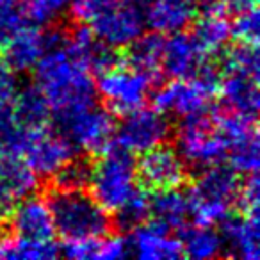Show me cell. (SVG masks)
Masks as SVG:
<instances>
[{
    "mask_svg": "<svg viewBox=\"0 0 260 260\" xmlns=\"http://www.w3.org/2000/svg\"><path fill=\"white\" fill-rule=\"evenodd\" d=\"M230 34L235 41L258 45L260 27H258V11H256V8L235 16V22L230 23Z\"/></svg>",
    "mask_w": 260,
    "mask_h": 260,
    "instance_id": "obj_32",
    "label": "cell"
},
{
    "mask_svg": "<svg viewBox=\"0 0 260 260\" xmlns=\"http://www.w3.org/2000/svg\"><path fill=\"white\" fill-rule=\"evenodd\" d=\"M11 107L16 119L29 130L45 128L52 119L50 102L38 86H27L22 91H16Z\"/></svg>",
    "mask_w": 260,
    "mask_h": 260,
    "instance_id": "obj_22",
    "label": "cell"
},
{
    "mask_svg": "<svg viewBox=\"0 0 260 260\" xmlns=\"http://www.w3.org/2000/svg\"><path fill=\"white\" fill-rule=\"evenodd\" d=\"M171 232L153 221H146L141 226L130 232L128 242L130 255L143 260H173L184 256L180 239L171 237Z\"/></svg>",
    "mask_w": 260,
    "mask_h": 260,
    "instance_id": "obj_13",
    "label": "cell"
},
{
    "mask_svg": "<svg viewBox=\"0 0 260 260\" xmlns=\"http://www.w3.org/2000/svg\"><path fill=\"white\" fill-rule=\"evenodd\" d=\"M93 166V155L86 153L75 159L72 157L48 178V187L61 189V191H89Z\"/></svg>",
    "mask_w": 260,
    "mask_h": 260,
    "instance_id": "obj_25",
    "label": "cell"
},
{
    "mask_svg": "<svg viewBox=\"0 0 260 260\" xmlns=\"http://www.w3.org/2000/svg\"><path fill=\"white\" fill-rule=\"evenodd\" d=\"M2 55L15 72H30L41 55L47 52L43 30L25 25L15 36H11L2 47Z\"/></svg>",
    "mask_w": 260,
    "mask_h": 260,
    "instance_id": "obj_19",
    "label": "cell"
},
{
    "mask_svg": "<svg viewBox=\"0 0 260 260\" xmlns=\"http://www.w3.org/2000/svg\"><path fill=\"white\" fill-rule=\"evenodd\" d=\"M25 25H30L27 0H0V47Z\"/></svg>",
    "mask_w": 260,
    "mask_h": 260,
    "instance_id": "obj_29",
    "label": "cell"
},
{
    "mask_svg": "<svg viewBox=\"0 0 260 260\" xmlns=\"http://www.w3.org/2000/svg\"><path fill=\"white\" fill-rule=\"evenodd\" d=\"M47 203L50 207L55 234L64 241L104 237L114 232L112 217L89 191H61L48 187Z\"/></svg>",
    "mask_w": 260,
    "mask_h": 260,
    "instance_id": "obj_2",
    "label": "cell"
},
{
    "mask_svg": "<svg viewBox=\"0 0 260 260\" xmlns=\"http://www.w3.org/2000/svg\"><path fill=\"white\" fill-rule=\"evenodd\" d=\"M214 114L216 107L209 105L202 111L180 116L177 125V150L189 173H200L226 159V143L216 130Z\"/></svg>",
    "mask_w": 260,
    "mask_h": 260,
    "instance_id": "obj_4",
    "label": "cell"
},
{
    "mask_svg": "<svg viewBox=\"0 0 260 260\" xmlns=\"http://www.w3.org/2000/svg\"><path fill=\"white\" fill-rule=\"evenodd\" d=\"M198 15V0H153L145 22L160 34H175L187 29Z\"/></svg>",
    "mask_w": 260,
    "mask_h": 260,
    "instance_id": "obj_17",
    "label": "cell"
},
{
    "mask_svg": "<svg viewBox=\"0 0 260 260\" xmlns=\"http://www.w3.org/2000/svg\"><path fill=\"white\" fill-rule=\"evenodd\" d=\"M239 189L241 178L232 166L219 162L200 171L194 184L187 189L194 224L212 226L223 219L234 207Z\"/></svg>",
    "mask_w": 260,
    "mask_h": 260,
    "instance_id": "obj_3",
    "label": "cell"
},
{
    "mask_svg": "<svg viewBox=\"0 0 260 260\" xmlns=\"http://www.w3.org/2000/svg\"><path fill=\"white\" fill-rule=\"evenodd\" d=\"M72 20L73 22L91 23L94 18L102 16L104 13L114 9L125 0H72Z\"/></svg>",
    "mask_w": 260,
    "mask_h": 260,
    "instance_id": "obj_31",
    "label": "cell"
},
{
    "mask_svg": "<svg viewBox=\"0 0 260 260\" xmlns=\"http://www.w3.org/2000/svg\"><path fill=\"white\" fill-rule=\"evenodd\" d=\"M189 36L205 57L216 55L219 50H223L232 38L230 23L224 18V13L207 9L202 18L192 20V29Z\"/></svg>",
    "mask_w": 260,
    "mask_h": 260,
    "instance_id": "obj_21",
    "label": "cell"
},
{
    "mask_svg": "<svg viewBox=\"0 0 260 260\" xmlns=\"http://www.w3.org/2000/svg\"><path fill=\"white\" fill-rule=\"evenodd\" d=\"M180 232H182L180 242H182V249H184V255L196 260L224 256L223 237L212 226L196 224L192 228H187V224H185Z\"/></svg>",
    "mask_w": 260,
    "mask_h": 260,
    "instance_id": "obj_23",
    "label": "cell"
},
{
    "mask_svg": "<svg viewBox=\"0 0 260 260\" xmlns=\"http://www.w3.org/2000/svg\"><path fill=\"white\" fill-rule=\"evenodd\" d=\"M134 153L112 141L94 160L89 191L107 212H114L136 191Z\"/></svg>",
    "mask_w": 260,
    "mask_h": 260,
    "instance_id": "obj_6",
    "label": "cell"
},
{
    "mask_svg": "<svg viewBox=\"0 0 260 260\" xmlns=\"http://www.w3.org/2000/svg\"><path fill=\"white\" fill-rule=\"evenodd\" d=\"M23 202L15 205L9 216V226L16 237L32 239V241H48L54 239L55 228L52 219L50 207L41 196H25Z\"/></svg>",
    "mask_w": 260,
    "mask_h": 260,
    "instance_id": "obj_12",
    "label": "cell"
},
{
    "mask_svg": "<svg viewBox=\"0 0 260 260\" xmlns=\"http://www.w3.org/2000/svg\"><path fill=\"white\" fill-rule=\"evenodd\" d=\"M18 91V79L4 55L0 54V104H8Z\"/></svg>",
    "mask_w": 260,
    "mask_h": 260,
    "instance_id": "obj_33",
    "label": "cell"
},
{
    "mask_svg": "<svg viewBox=\"0 0 260 260\" xmlns=\"http://www.w3.org/2000/svg\"><path fill=\"white\" fill-rule=\"evenodd\" d=\"M145 23L146 22L138 6L126 4L125 0L119 6H116L114 9L94 18L87 25H91V30L98 40L119 50L143 32Z\"/></svg>",
    "mask_w": 260,
    "mask_h": 260,
    "instance_id": "obj_11",
    "label": "cell"
},
{
    "mask_svg": "<svg viewBox=\"0 0 260 260\" xmlns=\"http://www.w3.org/2000/svg\"><path fill=\"white\" fill-rule=\"evenodd\" d=\"M224 107L232 112L255 119L258 116V77L249 73L228 72L221 75L219 91Z\"/></svg>",
    "mask_w": 260,
    "mask_h": 260,
    "instance_id": "obj_15",
    "label": "cell"
},
{
    "mask_svg": "<svg viewBox=\"0 0 260 260\" xmlns=\"http://www.w3.org/2000/svg\"><path fill=\"white\" fill-rule=\"evenodd\" d=\"M164 41V34L157 30L141 32L134 41L121 48V62L146 73H159Z\"/></svg>",
    "mask_w": 260,
    "mask_h": 260,
    "instance_id": "obj_20",
    "label": "cell"
},
{
    "mask_svg": "<svg viewBox=\"0 0 260 260\" xmlns=\"http://www.w3.org/2000/svg\"><path fill=\"white\" fill-rule=\"evenodd\" d=\"M221 73L239 72L258 77V48L253 43H237L228 47L217 61Z\"/></svg>",
    "mask_w": 260,
    "mask_h": 260,
    "instance_id": "obj_28",
    "label": "cell"
},
{
    "mask_svg": "<svg viewBox=\"0 0 260 260\" xmlns=\"http://www.w3.org/2000/svg\"><path fill=\"white\" fill-rule=\"evenodd\" d=\"M226 157L230 166L237 173H255L258 168V134L256 126L241 138L234 139L226 145Z\"/></svg>",
    "mask_w": 260,
    "mask_h": 260,
    "instance_id": "obj_27",
    "label": "cell"
},
{
    "mask_svg": "<svg viewBox=\"0 0 260 260\" xmlns=\"http://www.w3.org/2000/svg\"><path fill=\"white\" fill-rule=\"evenodd\" d=\"M34 70L36 86L50 102L52 111L96 104V82L91 73L66 50V47L47 50Z\"/></svg>",
    "mask_w": 260,
    "mask_h": 260,
    "instance_id": "obj_1",
    "label": "cell"
},
{
    "mask_svg": "<svg viewBox=\"0 0 260 260\" xmlns=\"http://www.w3.org/2000/svg\"><path fill=\"white\" fill-rule=\"evenodd\" d=\"M202 4H205L207 9H210V11H221L223 13V9H221V4H223V0H200Z\"/></svg>",
    "mask_w": 260,
    "mask_h": 260,
    "instance_id": "obj_36",
    "label": "cell"
},
{
    "mask_svg": "<svg viewBox=\"0 0 260 260\" xmlns=\"http://www.w3.org/2000/svg\"><path fill=\"white\" fill-rule=\"evenodd\" d=\"M96 82V93L112 116H123L145 107L152 89L160 84L159 73H146L141 70L118 64L100 73Z\"/></svg>",
    "mask_w": 260,
    "mask_h": 260,
    "instance_id": "obj_7",
    "label": "cell"
},
{
    "mask_svg": "<svg viewBox=\"0 0 260 260\" xmlns=\"http://www.w3.org/2000/svg\"><path fill=\"white\" fill-rule=\"evenodd\" d=\"M0 180L15 200H22L32 194L38 187V177L29 168L22 155L2 153L0 155Z\"/></svg>",
    "mask_w": 260,
    "mask_h": 260,
    "instance_id": "obj_24",
    "label": "cell"
},
{
    "mask_svg": "<svg viewBox=\"0 0 260 260\" xmlns=\"http://www.w3.org/2000/svg\"><path fill=\"white\" fill-rule=\"evenodd\" d=\"M224 242V256H239L242 260L258 258V216H244L230 212L219 221Z\"/></svg>",
    "mask_w": 260,
    "mask_h": 260,
    "instance_id": "obj_14",
    "label": "cell"
},
{
    "mask_svg": "<svg viewBox=\"0 0 260 260\" xmlns=\"http://www.w3.org/2000/svg\"><path fill=\"white\" fill-rule=\"evenodd\" d=\"M72 0H27V16L34 25H50L68 9Z\"/></svg>",
    "mask_w": 260,
    "mask_h": 260,
    "instance_id": "obj_30",
    "label": "cell"
},
{
    "mask_svg": "<svg viewBox=\"0 0 260 260\" xmlns=\"http://www.w3.org/2000/svg\"><path fill=\"white\" fill-rule=\"evenodd\" d=\"M136 178L146 191L180 187L187 182L189 170L170 141L141 153L136 162Z\"/></svg>",
    "mask_w": 260,
    "mask_h": 260,
    "instance_id": "obj_9",
    "label": "cell"
},
{
    "mask_svg": "<svg viewBox=\"0 0 260 260\" xmlns=\"http://www.w3.org/2000/svg\"><path fill=\"white\" fill-rule=\"evenodd\" d=\"M75 153V148L57 132L45 128L34 130L22 157L38 178H50Z\"/></svg>",
    "mask_w": 260,
    "mask_h": 260,
    "instance_id": "obj_10",
    "label": "cell"
},
{
    "mask_svg": "<svg viewBox=\"0 0 260 260\" xmlns=\"http://www.w3.org/2000/svg\"><path fill=\"white\" fill-rule=\"evenodd\" d=\"M150 219V196L146 189H136L130 198L121 207L114 210L112 217V230L132 232Z\"/></svg>",
    "mask_w": 260,
    "mask_h": 260,
    "instance_id": "obj_26",
    "label": "cell"
},
{
    "mask_svg": "<svg viewBox=\"0 0 260 260\" xmlns=\"http://www.w3.org/2000/svg\"><path fill=\"white\" fill-rule=\"evenodd\" d=\"M173 136V123L166 112L159 109L141 107L138 111L123 116V121L116 126L114 143L130 153H145L162 143L170 141Z\"/></svg>",
    "mask_w": 260,
    "mask_h": 260,
    "instance_id": "obj_8",
    "label": "cell"
},
{
    "mask_svg": "<svg viewBox=\"0 0 260 260\" xmlns=\"http://www.w3.org/2000/svg\"><path fill=\"white\" fill-rule=\"evenodd\" d=\"M203 61L205 55L198 50L189 32L184 34L180 30L164 41L160 68L170 79H189L198 72Z\"/></svg>",
    "mask_w": 260,
    "mask_h": 260,
    "instance_id": "obj_16",
    "label": "cell"
},
{
    "mask_svg": "<svg viewBox=\"0 0 260 260\" xmlns=\"http://www.w3.org/2000/svg\"><path fill=\"white\" fill-rule=\"evenodd\" d=\"M150 196V217L153 223L160 224L170 232H178L187 224L191 216L189 194L180 187L152 191Z\"/></svg>",
    "mask_w": 260,
    "mask_h": 260,
    "instance_id": "obj_18",
    "label": "cell"
},
{
    "mask_svg": "<svg viewBox=\"0 0 260 260\" xmlns=\"http://www.w3.org/2000/svg\"><path fill=\"white\" fill-rule=\"evenodd\" d=\"M15 202L13 194L8 191V187L4 185V182L0 180V223H6L9 221L13 209H15Z\"/></svg>",
    "mask_w": 260,
    "mask_h": 260,
    "instance_id": "obj_34",
    "label": "cell"
},
{
    "mask_svg": "<svg viewBox=\"0 0 260 260\" xmlns=\"http://www.w3.org/2000/svg\"><path fill=\"white\" fill-rule=\"evenodd\" d=\"M55 132L87 155H100L114 141L116 121L107 109L94 105L52 111Z\"/></svg>",
    "mask_w": 260,
    "mask_h": 260,
    "instance_id": "obj_5",
    "label": "cell"
},
{
    "mask_svg": "<svg viewBox=\"0 0 260 260\" xmlns=\"http://www.w3.org/2000/svg\"><path fill=\"white\" fill-rule=\"evenodd\" d=\"M130 2H132L134 6H138V8H148L153 0H130Z\"/></svg>",
    "mask_w": 260,
    "mask_h": 260,
    "instance_id": "obj_37",
    "label": "cell"
},
{
    "mask_svg": "<svg viewBox=\"0 0 260 260\" xmlns=\"http://www.w3.org/2000/svg\"><path fill=\"white\" fill-rule=\"evenodd\" d=\"M253 8H256V0H223V4H221L223 13H228L232 16H237Z\"/></svg>",
    "mask_w": 260,
    "mask_h": 260,
    "instance_id": "obj_35",
    "label": "cell"
}]
</instances>
